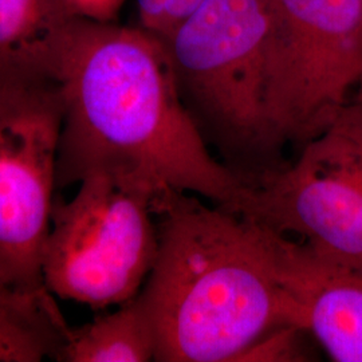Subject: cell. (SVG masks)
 I'll return each mask as SVG.
<instances>
[{"label": "cell", "instance_id": "obj_1", "mask_svg": "<svg viewBox=\"0 0 362 362\" xmlns=\"http://www.w3.org/2000/svg\"><path fill=\"white\" fill-rule=\"evenodd\" d=\"M59 86L57 189L105 175L151 197L156 211L192 194L239 214L248 184L211 153L155 34L81 18Z\"/></svg>", "mask_w": 362, "mask_h": 362}, {"label": "cell", "instance_id": "obj_2", "mask_svg": "<svg viewBox=\"0 0 362 362\" xmlns=\"http://www.w3.org/2000/svg\"><path fill=\"white\" fill-rule=\"evenodd\" d=\"M156 218L155 263L137 294L155 361H240L274 330L298 327L259 223L192 194L169 197Z\"/></svg>", "mask_w": 362, "mask_h": 362}, {"label": "cell", "instance_id": "obj_3", "mask_svg": "<svg viewBox=\"0 0 362 362\" xmlns=\"http://www.w3.org/2000/svg\"><path fill=\"white\" fill-rule=\"evenodd\" d=\"M163 40L181 98L245 180L282 167L267 116L266 0H206ZM246 181V180H245Z\"/></svg>", "mask_w": 362, "mask_h": 362}, {"label": "cell", "instance_id": "obj_4", "mask_svg": "<svg viewBox=\"0 0 362 362\" xmlns=\"http://www.w3.org/2000/svg\"><path fill=\"white\" fill-rule=\"evenodd\" d=\"M158 247L153 202L124 182L91 175L65 202L55 194L42 251V281L55 297L103 310L136 297Z\"/></svg>", "mask_w": 362, "mask_h": 362}, {"label": "cell", "instance_id": "obj_5", "mask_svg": "<svg viewBox=\"0 0 362 362\" xmlns=\"http://www.w3.org/2000/svg\"><path fill=\"white\" fill-rule=\"evenodd\" d=\"M267 116L279 151L329 129L362 78V0H266Z\"/></svg>", "mask_w": 362, "mask_h": 362}, {"label": "cell", "instance_id": "obj_6", "mask_svg": "<svg viewBox=\"0 0 362 362\" xmlns=\"http://www.w3.org/2000/svg\"><path fill=\"white\" fill-rule=\"evenodd\" d=\"M64 97L57 81L0 78V282L46 287Z\"/></svg>", "mask_w": 362, "mask_h": 362}, {"label": "cell", "instance_id": "obj_7", "mask_svg": "<svg viewBox=\"0 0 362 362\" xmlns=\"http://www.w3.org/2000/svg\"><path fill=\"white\" fill-rule=\"evenodd\" d=\"M240 215L362 267V149L336 124L247 187Z\"/></svg>", "mask_w": 362, "mask_h": 362}, {"label": "cell", "instance_id": "obj_8", "mask_svg": "<svg viewBox=\"0 0 362 362\" xmlns=\"http://www.w3.org/2000/svg\"><path fill=\"white\" fill-rule=\"evenodd\" d=\"M262 227L276 278L297 311L298 326L332 361L362 362L361 266Z\"/></svg>", "mask_w": 362, "mask_h": 362}, {"label": "cell", "instance_id": "obj_9", "mask_svg": "<svg viewBox=\"0 0 362 362\" xmlns=\"http://www.w3.org/2000/svg\"><path fill=\"white\" fill-rule=\"evenodd\" d=\"M79 21L65 0H0V78L59 82Z\"/></svg>", "mask_w": 362, "mask_h": 362}, {"label": "cell", "instance_id": "obj_10", "mask_svg": "<svg viewBox=\"0 0 362 362\" xmlns=\"http://www.w3.org/2000/svg\"><path fill=\"white\" fill-rule=\"evenodd\" d=\"M54 298L0 282V362L58 361L70 326Z\"/></svg>", "mask_w": 362, "mask_h": 362}, {"label": "cell", "instance_id": "obj_11", "mask_svg": "<svg viewBox=\"0 0 362 362\" xmlns=\"http://www.w3.org/2000/svg\"><path fill=\"white\" fill-rule=\"evenodd\" d=\"M156 348L153 325L136 296L113 313L70 327L57 362L155 361Z\"/></svg>", "mask_w": 362, "mask_h": 362}, {"label": "cell", "instance_id": "obj_12", "mask_svg": "<svg viewBox=\"0 0 362 362\" xmlns=\"http://www.w3.org/2000/svg\"><path fill=\"white\" fill-rule=\"evenodd\" d=\"M140 26L158 38L167 37L206 0H136Z\"/></svg>", "mask_w": 362, "mask_h": 362}, {"label": "cell", "instance_id": "obj_13", "mask_svg": "<svg viewBox=\"0 0 362 362\" xmlns=\"http://www.w3.org/2000/svg\"><path fill=\"white\" fill-rule=\"evenodd\" d=\"M66 4L78 16L98 21L113 22L125 0H65Z\"/></svg>", "mask_w": 362, "mask_h": 362}, {"label": "cell", "instance_id": "obj_14", "mask_svg": "<svg viewBox=\"0 0 362 362\" xmlns=\"http://www.w3.org/2000/svg\"><path fill=\"white\" fill-rule=\"evenodd\" d=\"M358 144L362 149V89H357L354 98L341 112L333 122Z\"/></svg>", "mask_w": 362, "mask_h": 362}, {"label": "cell", "instance_id": "obj_15", "mask_svg": "<svg viewBox=\"0 0 362 362\" xmlns=\"http://www.w3.org/2000/svg\"><path fill=\"white\" fill-rule=\"evenodd\" d=\"M357 89H362V78L361 81H360V85H358V88H357Z\"/></svg>", "mask_w": 362, "mask_h": 362}]
</instances>
